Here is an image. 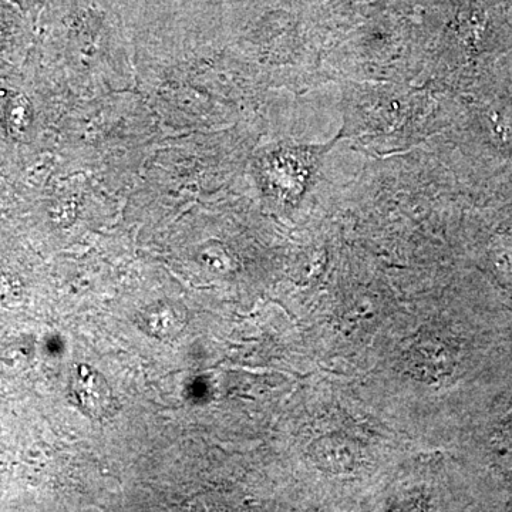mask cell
I'll return each mask as SVG.
<instances>
[{
    "label": "cell",
    "mask_w": 512,
    "mask_h": 512,
    "mask_svg": "<svg viewBox=\"0 0 512 512\" xmlns=\"http://www.w3.org/2000/svg\"><path fill=\"white\" fill-rule=\"evenodd\" d=\"M484 348V340L471 330L439 328L421 333L410 343L403 365L420 382H451L463 379L476 367Z\"/></svg>",
    "instance_id": "cell-1"
},
{
    "label": "cell",
    "mask_w": 512,
    "mask_h": 512,
    "mask_svg": "<svg viewBox=\"0 0 512 512\" xmlns=\"http://www.w3.org/2000/svg\"><path fill=\"white\" fill-rule=\"evenodd\" d=\"M488 423L483 444L485 467L498 490L512 501V396Z\"/></svg>",
    "instance_id": "cell-2"
},
{
    "label": "cell",
    "mask_w": 512,
    "mask_h": 512,
    "mask_svg": "<svg viewBox=\"0 0 512 512\" xmlns=\"http://www.w3.org/2000/svg\"><path fill=\"white\" fill-rule=\"evenodd\" d=\"M16 30L12 25H8L5 20H0V64L6 62V59L12 55L16 49Z\"/></svg>",
    "instance_id": "cell-5"
},
{
    "label": "cell",
    "mask_w": 512,
    "mask_h": 512,
    "mask_svg": "<svg viewBox=\"0 0 512 512\" xmlns=\"http://www.w3.org/2000/svg\"><path fill=\"white\" fill-rule=\"evenodd\" d=\"M134 323L148 338L171 342L180 338L190 323V312L183 303L157 301L138 311Z\"/></svg>",
    "instance_id": "cell-4"
},
{
    "label": "cell",
    "mask_w": 512,
    "mask_h": 512,
    "mask_svg": "<svg viewBox=\"0 0 512 512\" xmlns=\"http://www.w3.org/2000/svg\"><path fill=\"white\" fill-rule=\"evenodd\" d=\"M70 394L77 409L89 419L106 421L119 412L120 403L116 394L106 377L93 366L84 363L74 366L70 376Z\"/></svg>",
    "instance_id": "cell-3"
}]
</instances>
